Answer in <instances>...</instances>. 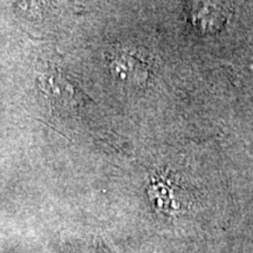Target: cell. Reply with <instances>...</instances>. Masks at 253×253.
<instances>
[{
  "label": "cell",
  "instance_id": "cell-1",
  "mask_svg": "<svg viewBox=\"0 0 253 253\" xmlns=\"http://www.w3.org/2000/svg\"><path fill=\"white\" fill-rule=\"evenodd\" d=\"M110 68L119 81L129 84H143L149 75L150 62L142 50L135 48L116 49L110 59Z\"/></svg>",
  "mask_w": 253,
  "mask_h": 253
}]
</instances>
